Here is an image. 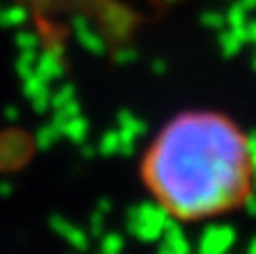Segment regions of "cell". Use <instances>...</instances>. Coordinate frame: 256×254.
<instances>
[{
  "mask_svg": "<svg viewBox=\"0 0 256 254\" xmlns=\"http://www.w3.org/2000/svg\"><path fill=\"white\" fill-rule=\"evenodd\" d=\"M153 200L182 223L243 210L256 164L245 130L218 110H184L150 140L140 166Z\"/></svg>",
  "mask_w": 256,
  "mask_h": 254,
  "instance_id": "6da1fadb",
  "label": "cell"
}]
</instances>
